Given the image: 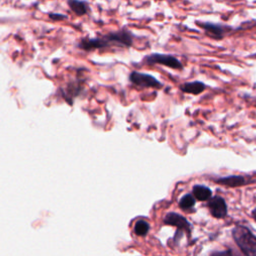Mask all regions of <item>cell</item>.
Masks as SVG:
<instances>
[{
  "mask_svg": "<svg viewBox=\"0 0 256 256\" xmlns=\"http://www.w3.org/2000/svg\"><path fill=\"white\" fill-rule=\"evenodd\" d=\"M144 61L149 65L160 64V65H164L166 67L172 68V69H177V70L183 69V64L181 63V61L178 58H176L175 56L169 55V54L153 53V54L147 55L145 57Z\"/></svg>",
  "mask_w": 256,
  "mask_h": 256,
  "instance_id": "3",
  "label": "cell"
},
{
  "mask_svg": "<svg viewBox=\"0 0 256 256\" xmlns=\"http://www.w3.org/2000/svg\"><path fill=\"white\" fill-rule=\"evenodd\" d=\"M105 39L108 41V43L111 44H117L120 46L130 47L133 43V36L130 31L123 28L116 32H110L106 35H104Z\"/></svg>",
  "mask_w": 256,
  "mask_h": 256,
  "instance_id": "4",
  "label": "cell"
},
{
  "mask_svg": "<svg viewBox=\"0 0 256 256\" xmlns=\"http://www.w3.org/2000/svg\"><path fill=\"white\" fill-rule=\"evenodd\" d=\"M70 10L77 16L87 15L90 11V6L85 0H67Z\"/></svg>",
  "mask_w": 256,
  "mask_h": 256,
  "instance_id": "10",
  "label": "cell"
},
{
  "mask_svg": "<svg viewBox=\"0 0 256 256\" xmlns=\"http://www.w3.org/2000/svg\"><path fill=\"white\" fill-rule=\"evenodd\" d=\"M49 18L53 21H61V20H65L67 19V16L64 15V14H61V13H55V12H50L48 14Z\"/></svg>",
  "mask_w": 256,
  "mask_h": 256,
  "instance_id": "15",
  "label": "cell"
},
{
  "mask_svg": "<svg viewBox=\"0 0 256 256\" xmlns=\"http://www.w3.org/2000/svg\"><path fill=\"white\" fill-rule=\"evenodd\" d=\"M231 234L243 254L256 256V236L247 227L236 225L233 227Z\"/></svg>",
  "mask_w": 256,
  "mask_h": 256,
  "instance_id": "1",
  "label": "cell"
},
{
  "mask_svg": "<svg viewBox=\"0 0 256 256\" xmlns=\"http://www.w3.org/2000/svg\"><path fill=\"white\" fill-rule=\"evenodd\" d=\"M150 229V225L145 220H139L134 225V232L138 236H145Z\"/></svg>",
  "mask_w": 256,
  "mask_h": 256,
  "instance_id": "14",
  "label": "cell"
},
{
  "mask_svg": "<svg viewBox=\"0 0 256 256\" xmlns=\"http://www.w3.org/2000/svg\"><path fill=\"white\" fill-rule=\"evenodd\" d=\"M250 57H253V58H256V53H255V54H252V55H250Z\"/></svg>",
  "mask_w": 256,
  "mask_h": 256,
  "instance_id": "17",
  "label": "cell"
},
{
  "mask_svg": "<svg viewBox=\"0 0 256 256\" xmlns=\"http://www.w3.org/2000/svg\"><path fill=\"white\" fill-rule=\"evenodd\" d=\"M130 81L139 87H152V88H161L162 83H160L155 77L149 74L141 73L134 71L129 76Z\"/></svg>",
  "mask_w": 256,
  "mask_h": 256,
  "instance_id": "5",
  "label": "cell"
},
{
  "mask_svg": "<svg viewBox=\"0 0 256 256\" xmlns=\"http://www.w3.org/2000/svg\"><path fill=\"white\" fill-rule=\"evenodd\" d=\"M192 194L196 200L199 201H208L212 197V191L210 188L204 185H194L192 189Z\"/></svg>",
  "mask_w": 256,
  "mask_h": 256,
  "instance_id": "12",
  "label": "cell"
},
{
  "mask_svg": "<svg viewBox=\"0 0 256 256\" xmlns=\"http://www.w3.org/2000/svg\"><path fill=\"white\" fill-rule=\"evenodd\" d=\"M217 184L227 186V187H240L250 183V180L242 175H229L226 177L216 178L214 180Z\"/></svg>",
  "mask_w": 256,
  "mask_h": 256,
  "instance_id": "8",
  "label": "cell"
},
{
  "mask_svg": "<svg viewBox=\"0 0 256 256\" xmlns=\"http://www.w3.org/2000/svg\"><path fill=\"white\" fill-rule=\"evenodd\" d=\"M160 1H162V0H160Z\"/></svg>",
  "mask_w": 256,
  "mask_h": 256,
  "instance_id": "18",
  "label": "cell"
},
{
  "mask_svg": "<svg viewBox=\"0 0 256 256\" xmlns=\"http://www.w3.org/2000/svg\"><path fill=\"white\" fill-rule=\"evenodd\" d=\"M252 217H253V219L256 221V208H254L253 210H252Z\"/></svg>",
  "mask_w": 256,
  "mask_h": 256,
  "instance_id": "16",
  "label": "cell"
},
{
  "mask_svg": "<svg viewBox=\"0 0 256 256\" xmlns=\"http://www.w3.org/2000/svg\"><path fill=\"white\" fill-rule=\"evenodd\" d=\"M195 202H196V200H195V197L193 194H185L179 200V207L182 210H188V209L194 207Z\"/></svg>",
  "mask_w": 256,
  "mask_h": 256,
  "instance_id": "13",
  "label": "cell"
},
{
  "mask_svg": "<svg viewBox=\"0 0 256 256\" xmlns=\"http://www.w3.org/2000/svg\"><path fill=\"white\" fill-rule=\"evenodd\" d=\"M164 223L167 225H171L177 228V230L185 231L187 233L191 232V224L189 221L182 215L176 212H169L164 217Z\"/></svg>",
  "mask_w": 256,
  "mask_h": 256,
  "instance_id": "7",
  "label": "cell"
},
{
  "mask_svg": "<svg viewBox=\"0 0 256 256\" xmlns=\"http://www.w3.org/2000/svg\"><path fill=\"white\" fill-rule=\"evenodd\" d=\"M195 23L203 29V31L208 37L214 40H222L225 37V35L232 30V27L219 23L207 21H196Z\"/></svg>",
  "mask_w": 256,
  "mask_h": 256,
  "instance_id": "2",
  "label": "cell"
},
{
  "mask_svg": "<svg viewBox=\"0 0 256 256\" xmlns=\"http://www.w3.org/2000/svg\"><path fill=\"white\" fill-rule=\"evenodd\" d=\"M208 209L210 211V214L216 218V219H223L226 217L228 209H227V204L224 198L221 196H214L211 197L208 200Z\"/></svg>",
  "mask_w": 256,
  "mask_h": 256,
  "instance_id": "6",
  "label": "cell"
},
{
  "mask_svg": "<svg viewBox=\"0 0 256 256\" xmlns=\"http://www.w3.org/2000/svg\"><path fill=\"white\" fill-rule=\"evenodd\" d=\"M110 44L108 41L105 39V37H97V38H85L82 39L78 47L85 50V51H91L94 49H99V48H105L108 47Z\"/></svg>",
  "mask_w": 256,
  "mask_h": 256,
  "instance_id": "9",
  "label": "cell"
},
{
  "mask_svg": "<svg viewBox=\"0 0 256 256\" xmlns=\"http://www.w3.org/2000/svg\"><path fill=\"white\" fill-rule=\"evenodd\" d=\"M180 89L184 93L193 94V95H199V94H201L206 89V85L203 82H201V81L186 82V83L180 85Z\"/></svg>",
  "mask_w": 256,
  "mask_h": 256,
  "instance_id": "11",
  "label": "cell"
}]
</instances>
